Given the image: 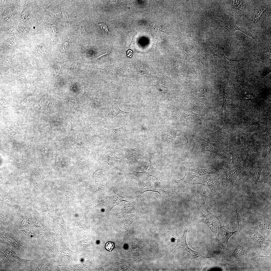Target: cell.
I'll return each mask as SVG.
<instances>
[{"mask_svg": "<svg viewBox=\"0 0 271 271\" xmlns=\"http://www.w3.org/2000/svg\"><path fill=\"white\" fill-rule=\"evenodd\" d=\"M124 152V156L127 161L129 163L134 164L142 159L145 154V147L140 140L138 147L134 148L124 147L119 143Z\"/></svg>", "mask_w": 271, "mask_h": 271, "instance_id": "cell-9", "label": "cell"}, {"mask_svg": "<svg viewBox=\"0 0 271 271\" xmlns=\"http://www.w3.org/2000/svg\"><path fill=\"white\" fill-rule=\"evenodd\" d=\"M249 249L242 245H236L232 250L229 255L231 260L238 259L243 255H246L248 253Z\"/></svg>", "mask_w": 271, "mask_h": 271, "instance_id": "cell-22", "label": "cell"}, {"mask_svg": "<svg viewBox=\"0 0 271 271\" xmlns=\"http://www.w3.org/2000/svg\"><path fill=\"white\" fill-rule=\"evenodd\" d=\"M270 254L268 256H265L256 253H253L251 255L250 257L252 259H255L258 258L267 257L269 258L270 257Z\"/></svg>", "mask_w": 271, "mask_h": 271, "instance_id": "cell-36", "label": "cell"}, {"mask_svg": "<svg viewBox=\"0 0 271 271\" xmlns=\"http://www.w3.org/2000/svg\"><path fill=\"white\" fill-rule=\"evenodd\" d=\"M129 113L130 112L121 110L119 107L118 104L114 102L111 106L109 113L104 118V121H107L112 119L120 114H127Z\"/></svg>", "mask_w": 271, "mask_h": 271, "instance_id": "cell-25", "label": "cell"}, {"mask_svg": "<svg viewBox=\"0 0 271 271\" xmlns=\"http://www.w3.org/2000/svg\"><path fill=\"white\" fill-rule=\"evenodd\" d=\"M81 61L80 60H76L75 61V66L74 67V70H76L78 68V66L79 63L81 62Z\"/></svg>", "mask_w": 271, "mask_h": 271, "instance_id": "cell-41", "label": "cell"}, {"mask_svg": "<svg viewBox=\"0 0 271 271\" xmlns=\"http://www.w3.org/2000/svg\"><path fill=\"white\" fill-rule=\"evenodd\" d=\"M271 142L262 144L258 162L262 165L271 162Z\"/></svg>", "mask_w": 271, "mask_h": 271, "instance_id": "cell-19", "label": "cell"}, {"mask_svg": "<svg viewBox=\"0 0 271 271\" xmlns=\"http://www.w3.org/2000/svg\"><path fill=\"white\" fill-rule=\"evenodd\" d=\"M114 195L113 198V204L112 206L108 212V213L114 207L123 201L129 202L127 201L125 198L118 192L115 190H113Z\"/></svg>", "mask_w": 271, "mask_h": 271, "instance_id": "cell-27", "label": "cell"}, {"mask_svg": "<svg viewBox=\"0 0 271 271\" xmlns=\"http://www.w3.org/2000/svg\"><path fill=\"white\" fill-rule=\"evenodd\" d=\"M135 178L139 185L140 196L144 192L149 191L157 192L160 195L161 194L166 195L168 193H172L170 192L164 191L159 186L155 185L147 179L138 178L136 177Z\"/></svg>", "mask_w": 271, "mask_h": 271, "instance_id": "cell-12", "label": "cell"}, {"mask_svg": "<svg viewBox=\"0 0 271 271\" xmlns=\"http://www.w3.org/2000/svg\"><path fill=\"white\" fill-rule=\"evenodd\" d=\"M246 156V152L240 153L229 150L224 158L223 167L228 171L242 165Z\"/></svg>", "mask_w": 271, "mask_h": 271, "instance_id": "cell-6", "label": "cell"}, {"mask_svg": "<svg viewBox=\"0 0 271 271\" xmlns=\"http://www.w3.org/2000/svg\"><path fill=\"white\" fill-rule=\"evenodd\" d=\"M260 177L261 184L263 185L266 183L271 184V163L263 165Z\"/></svg>", "mask_w": 271, "mask_h": 271, "instance_id": "cell-24", "label": "cell"}, {"mask_svg": "<svg viewBox=\"0 0 271 271\" xmlns=\"http://www.w3.org/2000/svg\"><path fill=\"white\" fill-rule=\"evenodd\" d=\"M243 170L241 165L220 176L221 182L224 189H230L232 191L235 181Z\"/></svg>", "mask_w": 271, "mask_h": 271, "instance_id": "cell-10", "label": "cell"}, {"mask_svg": "<svg viewBox=\"0 0 271 271\" xmlns=\"http://www.w3.org/2000/svg\"><path fill=\"white\" fill-rule=\"evenodd\" d=\"M263 126V125L259 122H255L250 125L247 131L250 133L253 132L260 130Z\"/></svg>", "mask_w": 271, "mask_h": 271, "instance_id": "cell-30", "label": "cell"}, {"mask_svg": "<svg viewBox=\"0 0 271 271\" xmlns=\"http://www.w3.org/2000/svg\"><path fill=\"white\" fill-rule=\"evenodd\" d=\"M104 161L112 169L121 170L126 167L127 161L121 151L113 149L105 153L102 156Z\"/></svg>", "mask_w": 271, "mask_h": 271, "instance_id": "cell-3", "label": "cell"}, {"mask_svg": "<svg viewBox=\"0 0 271 271\" xmlns=\"http://www.w3.org/2000/svg\"><path fill=\"white\" fill-rule=\"evenodd\" d=\"M126 85H122L121 84L116 85L115 88L113 90L112 94V96L114 100H117L118 96L123 87Z\"/></svg>", "mask_w": 271, "mask_h": 271, "instance_id": "cell-33", "label": "cell"}, {"mask_svg": "<svg viewBox=\"0 0 271 271\" xmlns=\"http://www.w3.org/2000/svg\"><path fill=\"white\" fill-rule=\"evenodd\" d=\"M102 69L106 73L111 75H118L122 69L113 64L109 66H106Z\"/></svg>", "mask_w": 271, "mask_h": 271, "instance_id": "cell-28", "label": "cell"}, {"mask_svg": "<svg viewBox=\"0 0 271 271\" xmlns=\"http://www.w3.org/2000/svg\"><path fill=\"white\" fill-rule=\"evenodd\" d=\"M127 123L121 127L116 128L106 129L101 128L106 130L107 133V139L110 142L115 143L120 140L124 134Z\"/></svg>", "mask_w": 271, "mask_h": 271, "instance_id": "cell-17", "label": "cell"}, {"mask_svg": "<svg viewBox=\"0 0 271 271\" xmlns=\"http://www.w3.org/2000/svg\"><path fill=\"white\" fill-rule=\"evenodd\" d=\"M182 135L187 140L186 134L178 130L170 128L165 130L161 138V142L159 147L161 148L165 147L172 143L177 136Z\"/></svg>", "mask_w": 271, "mask_h": 271, "instance_id": "cell-14", "label": "cell"}, {"mask_svg": "<svg viewBox=\"0 0 271 271\" xmlns=\"http://www.w3.org/2000/svg\"><path fill=\"white\" fill-rule=\"evenodd\" d=\"M214 216L218 219L220 223L219 232L221 239L222 240V248L228 251V242L229 239L234 233L240 231V229L237 228L236 230L233 232L227 230L225 227V224L221 217L216 215Z\"/></svg>", "mask_w": 271, "mask_h": 271, "instance_id": "cell-13", "label": "cell"}, {"mask_svg": "<svg viewBox=\"0 0 271 271\" xmlns=\"http://www.w3.org/2000/svg\"><path fill=\"white\" fill-rule=\"evenodd\" d=\"M75 142L76 144L79 146L80 147L84 148V147L82 143V141L78 137V136L75 137Z\"/></svg>", "mask_w": 271, "mask_h": 271, "instance_id": "cell-38", "label": "cell"}, {"mask_svg": "<svg viewBox=\"0 0 271 271\" xmlns=\"http://www.w3.org/2000/svg\"><path fill=\"white\" fill-rule=\"evenodd\" d=\"M230 75L229 74L228 77L226 82L224 83H220V85L223 89V104L220 110L215 114L219 115H222L224 113L228 111L226 109V105L227 103V99L229 94L230 89V85L231 80L230 78Z\"/></svg>", "mask_w": 271, "mask_h": 271, "instance_id": "cell-20", "label": "cell"}, {"mask_svg": "<svg viewBox=\"0 0 271 271\" xmlns=\"http://www.w3.org/2000/svg\"><path fill=\"white\" fill-rule=\"evenodd\" d=\"M114 246V244L111 242H109L105 245V248L107 250L111 251Z\"/></svg>", "mask_w": 271, "mask_h": 271, "instance_id": "cell-37", "label": "cell"}, {"mask_svg": "<svg viewBox=\"0 0 271 271\" xmlns=\"http://www.w3.org/2000/svg\"><path fill=\"white\" fill-rule=\"evenodd\" d=\"M228 172L223 166L204 169L189 168L186 170L185 175L183 178L175 181V182L178 186H183L186 184H189L193 179L196 177L211 174H215L219 176Z\"/></svg>", "mask_w": 271, "mask_h": 271, "instance_id": "cell-1", "label": "cell"}, {"mask_svg": "<svg viewBox=\"0 0 271 271\" xmlns=\"http://www.w3.org/2000/svg\"><path fill=\"white\" fill-rule=\"evenodd\" d=\"M190 104L195 109L203 112L207 111L209 109L211 105L210 102L202 99H194Z\"/></svg>", "mask_w": 271, "mask_h": 271, "instance_id": "cell-21", "label": "cell"}, {"mask_svg": "<svg viewBox=\"0 0 271 271\" xmlns=\"http://www.w3.org/2000/svg\"><path fill=\"white\" fill-rule=\"evenodd\" d=\"M97 26L98 30L102 34L104 35H113L109 32L108 27L105 23H97Z\"/></svg>", "mask_w": 271, "mask_h": 271, "instance_id": "cell-32", "label": "cell"}, {"mask_svg": "<svg viewBox=\"0 0 271 271\" xmlns=\"http://www.w3.org/2000/svg\"><path fill=\"white\" fill-rule=\"evenodd\" d=\"M189 184L192 185L200 184L205 186V188H208L210 190V195L211 196L213 195L217 191L223 189L220 184L219 176L211 178L204 181L190 182Z\"/></svg>", "mask_w": 271, "mask_h": 271, "instance_id": "cell-15", "label": "cell"}, {"mask_svg": "<svg viewBox=\"0 0 271 271\" xmlns=\"http://www.w3.org/2000/svg\"><path fill=\"white\" fill-rule=\"evenodd\" d=\"M242 217V222L240 223L237 220L238 227L240 228L250 238L251 241L254 245L258 247H260L262 245L268 246L270 242L268 240L264 238L257 230L250 228L247 227L245 223L244 218Z\"/></svg>", "mask_w": 271, "mask_h": 271, "instance_id": "cell-5", "label": "cell"}, {"mask_svg": "<svg viewBox=\"0 0 271 271\" xmlns=\"http://www.w3.org/2000/svg\"><path fill=\"white\" fill-rule=\"evenodd\" d=\"M127 54H128V56L130 55H132V51H131L130 50H129L127 52Z\"/></svg>", "mask_w": 271, "mask_h": 271, "instance_id": "cell-42", "label": "cell"}, {"mask_svg": "<svg viewBox=\"0 0 271 271\" xmlns=\"http://www.w3.org/2000/svg\"><path fill=\"white\" fill-rule=\"evenodd\" d=\"M156 153V152L154 151L148 153L149 165V167L146 170L141 172H137L134 170L132 171V174L136 177L138 178L147 179L149 176H151L156 179L159 182V184L160 181L163 182L157 177L156 175V169L154 168L152 164V157L153 154Z\"/></svg>", "mask_w": 271, "mask_h": 271, "instance_id": "cell-16", "label": "cell"}, {"mask_svg": "<svg viewBox=\"0 0 271 271\" xmlns=\"http://www.w3.org/2000/svg\"><path fill=\"white\" fill-rule=\"evenodd\" d=\"M137 211L134 202H129L124 204L120 213L122 214H125L136 213L137 212Z\"/></svg>", "mask_w": 271, "mask_h": 271, "instance_id": "cell-29", "label": "cell"}, {"mask_svg": "<svg viewBox=\"0 0 271 271\" xmlns=\"http://www.w3.org/2000/svg\"><path fill=\"white\" fill-rule=\"evenodd\" d=\"M69 45V41H66L62 46V49L61 51H65L66 49L68 47V46Z\"/></svg>", "mask_w": 271, "mask_h": 271, "instance_id": "cell-40", "label": "cell"}, {"mask_svg": "<svg viewBox=\"0 0 271 271\" xmlns=\"http://www.w3.org/2000/svg\"><path fill=\"white\" fill-rule=\"evenodd\" d=\"M190 147L191 150L195 152H208L214 153L223 158L229 150L228 149H225L224 145L222 143H211L198 140Z\"/></svg>", "mask_w": 271, "mask_h": 271, "instance_id": "cell-2", "label": "cell"}, {"mask_svg": "<svg viewBox=\"0 0 271 271\" xmlns=\"http://www.w3.org/2000/svg\"><path fill=\"white\" fill-rule=\"evenodd\" d=\"M251 222L252 225L256 228L255 230L261 231L270 232V223L257 218L253 219Z\"/></svg>", "mask_w": 271, "mask_h": 271, "instance_id": "cell-23", "label": "cell"}, {"mask_svg": "<svg viewBox=\"0 0 271 271\" xmlns=\"http://www.w3.org/2000/svg\"><path fill=\"white\" fill-rule=\"evenodd\" d=\"M230 4L232 7L241 11L245 8V5L242 1H230Z\"/></svg>", "mask_w": 271, "mask_h": 271, "instance_id": "cell-31", "label": "cell"}, {"mask_svg": "<svg viewBox=\"0 0 271 271\" xmlns=\"http://www.w3.org/2000/svg\"><path fill=\"white\" fill-rule=\"evenodd\" d=\"M13 9L14 7H13L9 8L5 11L3 15L4 16H5V15H6L7 14H8L10 12H11L13 10Z\"/></svg>", "mask_w": 271, "mask_h": 271, "instance_id": "cell-39", "label": "cell"}, {"mask_svg": "<svg viewBox=\"0 0 271 271\" xmlns=\"http://www.w3.org/2000/svg\"><path fill=\"white\" fill-rule=\"evenodd\" d=\"M235 139L228 145L229 150L240 153H244L252 141H249L247 136L238 132Z\"/></svg>", "mask_w": 271, "mask_h": 271, "instance_id": "cell-11", "label": "cell"}, {"mask_svg": "<svg viewBox=\"0 0 271 271\" xmlns=\"http://www.w3.org/2000/svg\"><path fill=\"white\" fill-rule=\"evenodd\" d=\"M84 125L82 128L84 133L87 142H92L94 140V136L96 133L95 130L93 129L90 125L89 122L84 121Z\"/></svg>", "mask_w": 271, "mask_h": 271, "instance_id": "cell-26", "label": "cell"}, {"mask_svg": "<svg viewBox=\"0 0 271 271\" xmlns=\"http://www.w3.org/2000/svg\"><path fill=\"white\" fill-rule=\"evenodd\" d=\"M78 31V33L81 36H82L85 32V27L83 23H81L79 25Z\"/></svg>", "mask_w": 271, "mask_h": 271, "instance_id": "cell-35", "label": "cell"}, {"mask_svg": "<svg viewBox=\"0 0 271 271\" xmlns=\"http://www.w3.org/2000/svg\"><path fill=\"white\" fill-rule=\"evenodd\" d=\"M77 166L79 167L85 169H89L91 167L90 164L88 162L83 160L81 161L78 163Z\"/></svg>", "mask_w": 271, "mask_h": 271, "instance_id": "cell-34", "label": "cell"}, {"mask_svg": "<svg viewBox=\"0 0 271 271\" xmlns=\"http://www.w3.org/2000/svg\"><path fill=\"white\" fill-rule=\"evenodd\" d=\"M263 165L258 162H256L244 169L240 173L242 178L248 176L250 178L253 191L257 190L261 185L260 176Z\"/></svg>", "mask_w": 271, "mask_h": 271, "instance_id": "cell-4", "label": "cell"}, {"mask_svg": "<svg viewBox=\"0 0 271 271\" xmlns=\"http://www.w3.org/2000/svg\"><path fill=\"white\" fill-rule=\"evenodd\" d=\"M204 207L207 214L205 215L200 210L198 206L199 215L198 222L206 224L209 227L212 232L215 235L218 241H220L221 238L220 234L219 228L217 226V221L213 215L207 209L205 203L203 204Z\"/></svg>", "mask_w": 271, "mask_h": 271, "instance_id": "cell-8", "label": "cell"}, {"mask_svg": "<svg viewBox=\"0 0 271 271\" xmlns=\"http://www.w3.org/2000/svg\"><path fill=\"white\" fill-rule=\"evenodd\" d=\"M232 122L226 123L218 130L209 133L207 138V141L213 143H219L224 137L229 125Z\"/></svg>", "mask_w": 271, "mask_h": 271, "instance_id": "cell-18", "label": "cell"}, {"mask_svg": "<svg viewBox=\"0 0 271 271\" xmlns=\"http://www.w3.org/2000/svg\"><path fill=\"white\" fill-rule=\"evenodd\" d=\"M262 144L260 141L252 142L246 151V156L243 164L244 169L258 162Z\"/></svg>", "mask_w": 271, "mask_h": 271, "instance_id": "cell-7", "label": "cell"}]
</instances>
